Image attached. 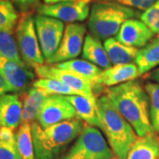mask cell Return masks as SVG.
I'll use <instances>...</instances> for the list:
<instances>
[{
	"label": "cell",
	"instance_id": "12",
	"mask_svg": "<svg viewBox=\"0 0 159 159\" xmlns=\"http://www.w3.org/2000/svg\"><path fill=\"white\" fill-rule=\"evenodd\" d=\"M34 71L41 79L57 80L69 86L79 95L89 97H97L94 92V87L92 83L73 72L58 68L55 65L47 63L35 67Z\"/></svg>",
	"mask_w": 159,
	"mask_h": 159
},
{
	"label": "cell",
	"instance_id": "35",
	"mask_svg": "<svg viewBox=\"0 0 159 159\" xmlns=\"http://www.w3.org/2000/svg\"><path fill=\"white\" fill-rule=\"evenodd\" d=\"M73 1H79V0H43L44 4L46 5H52V4L62 3V2H73Z\"/></svg>",
	"mask_w": 159,
	"mask_h": 159
},
{
	"label": "cell",
	"instance_id": "10",
	"mask_svg": "<svg viewBox=\"0 0 159 159\" xmlns=\"http://www.w3.org/2000/svg\"><path fill=\"white\" fill-rule=\"evenodd\" d=\"M75 118H77L75 110L66 96L50 95L46 97L36 121L42 127L46 128Z\"/></svg>",
	"mask_w": 159,
	"mask_h": 159
},
{
	"label": "cell",
	"instance_id": "22",
	"mask_svg": "<svg viewBox=\"0 0 159 159\" xmlns=\"http://www.w3.org/2000/svg\"><path fill=\"white\" fill-rule=\"evenodd\" d=\"M55 66L58 68L73 72L77 75L82 77L83 79L89 80L92 83L93 87L96 79L102 71V69L94 65L93 63L89 62L86 59H80V58H74L68 61L55 64Z\"/></svg>",
	"mask_w": 159,
	"mask_h": 159
},
{
	"label": "cell",
	"instance_id": "20",
	"mask_svg": "<svg viewBox=\"0 0 159 159\" xmlns=\"http://www.w3.org/2000/svg\"><path fill=\"white\" fill-rule=\"evenodd\" d=\"M82 57L102 70L111 66L103 44L100 40L90 34L86 35L82 48Z\"/></svg>",
	"mask_w": 159,
	"mask_h": 159
},
{
	"label": "cell",
	"instance_id": "24",
	"mask_svg": "<svg viewBox=\"0 0 159 159\" xmlns=\"http://www.w3.org/2000/svg\"><path fill=\"white\" fill-rule=\"evenodd\" d=\"M19 19V14L11 0H0V30L13 32Z\"/></svg>",
	"mask_w": 159,
	"mask_h": 159
},
{
	"label": "cell",
	"instance_id": "33",
	"mask_svg": "<svg viewBox=\"0 0 159 159\" xmlns=\"http://www.w3.org/2000/svg\"><path fill=\"white\" fill-rule=\"evenodd\" d=\"M9 92H11V89H10L9 85L7 84L5 77L3 76V74L0 72V96L6 94V93H9Z\"/></svg>",
	"mask_w": 159,
	"mask_h": 159
},
{
	"label": "cell",
	"instance_id": "7",
	"mask_svg": "<svg viewBox=\"0 0 159 159\" xmlns=\"http://www.w3.org/2000/svg\"><path fill=\"white\" fill-rule=\"evenodd\" d=\"M34 24L40 47L45 61L49 60L57 51L65 32V22L45 15L36 14Z\"/></svg>",
	"mask_w": 159,
	"mask_h": 159
},
{
	"label": "cell",
	"instance_id": "29",
	"mask_svg": "<svg viewBox=\"0 0 159 159\" xmlns=\"http://www.w3.org/2000/svg\"><path fill=\"white\" fill-rule=\"evenodd\" d=\"M158 0H95V2H111L127 6L139 11H146Z\"/></svg>",
	"mask_w": 159,
	"mask_h": 159
},
{
	"label": "cell",
	"instance_id": "36",
	"mask_svg": "<svg viewBox=\"0 0 159 159\" xmlns=\"http://www.w3.org/2000/svg\"><path fill=\"white\" fill-rule=\"evenodd\" d=\"M0 126H1V125H0Z\"/></svg>",
	"mask_w": 159,
	"mask_h": 159
},
{
	"label": "cell",
	"instance_id": "17",
	"mask_svg": "<svg viewBox=\"0 0 159 159\" xmlns=\"http://www.w3.org/2000/svg\"><path fill=\"white\" fill-rule=\"evenodd\" d=\"M22 100L21 124L33 123L36 121L42 106L48 95L44 91L32 86L29 90L20 94Z\"/></svg>",
	"mask_w": 159,
	"mask_h": 159
},
{
	"label": "cell",
	"instance_id": "21",
	"mask_svg": "<svg viewBox=\"0 0 159 159\" xmlns=\"http://www.w3.org/2000/svg\"><path fill=\"white\" fill-rule=\"evenodd\" d=\"M135 65L141 75L150 73L159 66V34L154 37L147 45L138 50Z\"/></svg>",
	"mask_w": 159,
	"mask_h": 159
},
{
	"label": "cell",
	"instance_id": "27",
	"mask_svg": "<svg viewBox=\"0 0 159 159\" xmlns=\"http://www.w3.org/2000/svg\"><path fill=\"white\" fill-rule=\"evenodd\" d=\"M33 86L43 89L48 96L50 95H60V96L79 95L76 91L71 89L69 86L64 84L57 80L39 78L34 80Z\"/></svg>",
	"mask_w": 159,
	"mask_h": 159
},
{
	"label": "cell",
	"instance_id": "3",
	"mask_svg": "<svg viewBox=\"0 0 159 159\" xmlns=\"http://www.w3.org/2000/svg\"><path fill=\"white\" fill-rule=\"evenodd\" d=\"M97 111L102 131L116 159H125L138 138L133 126L119 113L106 94L98 96Z\"/></svg>",
	"mask_w": 159,
	"mask_h": 159
},
{
	"label": "cell",
	"instance_id": "25",
	"mask_svg": "<svg viewBox=\"0 0 159 159\" xmlns=\"http://www.w3.org/2000/svg\"><path fill=\"white\" fill-rule=\"evenodd\" d=\"M144 88L149 98V114L154 132L159 135V84L156 82H147Z\"/></svg>",
	"mask_w": 159,
	"mask_h": 159
},
{
	"label": "cell",
	"instance_id": "14",
	"mask_svg": "<svg viewBox=\"0 0 159 159\" xmlns=\"http://www.w3.org/2000/svg\"><path fill=\"white\" fill-rule=\"evenodd\" d=\"M154 35L155 34L141 20L130 19L122 25L115 38L125 45L141 49L153 39Z\"/></svg>",
	"mask_w": 159,
	"mask_h": 159
},
{
	"label": "cell",
	"instance_id": "1",
	"mask_svg": "<svg viewBox=\"0 0 159 159\" xmlns=\"http://www.w3.org/2000/svg\"><path fill=\"white\" fill-rule=\"evenodd\" d=\"M138 136L154 132L149 114V98L144 86L140 81L131 80L108 88L104 90Z\"/></svg>",
	"mask_w": 159,
	"mask_h": 159
},
{
	"label": "cell",
	"instance_id": "8",
	"mask_svg": "<svg viewBox=\"0 0 159 159\" xmlns=\"http://www.w3.org/2000/svg\"><path fill=\"white\" fill-rule=\"evenodd\" d=\"M87 27L83 23H67L57 51L46 63L55 65L77 58L82 52Z\"/></svg>",
	"mask_w": 159,
	"mask_h": 159
},
{
	"label": "cell",
	"instance_id": "32",
	"mask_svg": "<svg viewBox=\"0 0 159 159\" xmlns=\"http://www.w3.org/2000/svg\"><path fill=\"white\" fill-rule=\"evenodd\" d=\"M14 130L6 126H0V140L5 142H8L11 144H16V136L14 134Z\"/></svg>",
	"mask_w": 159,
	"mask_h": 159
},
{
	"label": "cell",
	"instance_id": "19",
	"mask_svg": "<svg viewBox=\"0 0 159 159\" xmlns=\"http://www.w3.org/2000/svg\"><path fill=\"white\" fill-rule=\"evenodd\" d=\"M103 46L112 66L134 63L139 50L121 43L115 37L105 40Z\"/></svg>",
	"mask_w": 159,
	"mask_h": 159
},
{
	"label": "cell",
	"instance_id": "15",
	"mask_svg": "<svg viewBox=\"0 0 159 159\" xmlns=\"http://www.w3.org/2000/svg\"><path fill=\"white\" fill-rule=\"evenodd\" d=\"M22 100L20 94L0 96V125L16 130L21 124Z\"/></svg>",
	"mask_w": 159,
	"mask_h": 159
},
{
	"label": "cell",
	"instance_id": "31",
	"mask_svg": "<svg viewBox=\"0 0 159 159\" xmlns=\"http://www.w3.org/2000/svg\"><path fill=\"white\" fill-rule=\"evenodd\" d=\"M11 1L23 13L29 12L33 8H36L39 5V0H11Z\"/></svg>",
	"mask_w": 159,
	"mask_h": 159
},
{
	"label": "cell",
	"instance_id": "6",
	"mask_svg": "<svg viewBox=\"0 0 159 159\" xmlns=\"http://www.w3.org/2000/svg\"><path fill=\"white\" fill-rule=\"evenodd\" d=\"M14 34L18 51L23 62L33 69L45 64L36 34L34 17L31 13H23L19 19Z\"/></svg>",
	"mask_w": 159,
	"mask_h": 159
},
{
	"label": "cell",
	"instance_id": "30",
	"mask_svg": "<svg viewBox=\"0 0 159 159\" xmlns=\"http://www.w3.org/2000/svg\"><path fill=\"white\" fill-rule=\"evenodd\" d=\"M0 159H21L17 145L0 140Z\"/></svg>",
	"mask_w": 159,
	"mask_h": 159
},
{
	"label": "cell",
	"instance_id": "11",
	"mask_svg": "<svg viewBox=\"0 0 159 159\" xmlns=\"http://www.w3.org/2000/svg\"><path fill=\"white\" fill-rule=\"evenodd\" d=\"M32 69L25 63L0 56V72L12 93L22 94L33 86L36 74Z\"/></svg>",
	"mask_w": 159,
	"mask_h": 159
},
{
	"label": "cell",
	"instance_id": "28",
	"mask_svg": "<svg viewBox=\"0 0 159 159\" xmlns=\"http://www.w3.org/2000/svg\"><path fill=\"white\" fill-rule=\"evenodd\" d=\"M140 20L145 23L155 34H159V0L153 6L142 11Z\"/></svg>",
	"mask_w": 159,
	"mask_h": 159
},
{
	"label": "cell",
	"instance_id": "2",
	"mask_svg": "<svg viewBox=\"0 0 159 159\" xmlns=\"http://www.w3.org/2000/svg\"><path fill=\"white\" fill-rule=\"evenodd\" d=\"M86 123L81 119L66 120L43 128L31 123L35 159H58L79 136Z\"/></svg>",
	"mask_w": 159,
	"mask_h": 159
},
{
	"label": "cell",
	"instance_id": "4",
	"mask_svg": "<svg viewBox=\"0 0 159 159\" xmlns=\"http://www.w3.org/2000/svg\"><path fill=\"white\" fill-rule=\"evenodd\" d=\"M140 11L111 2H95L88 19L89 34L105 41L119 33L122 25L130 19L140 17Z\"/></svg>",
	"mask_w": 159,
	"mask_h": 159
},
{
	"label": "cell",
	"instance_id": "5",
	"mask_svg": "<svg viewBox=\"0 0 159 159\" xmlns=\"http://www.w3.org/2000/svg\"><path fill=\"white\" fill-rule=\"evenodd\" d=\"M114 154L102 131L87 125L58 159H114Z\"/></svg>",
	"mask_w": 159,
	"mask_h": 159
},
{
	"label": "cell",
	"instance_id": "13",
	"mask_svg": "<svg viewBox=\"0 0 159 159\" xmlns=\"http://www.w3.org/2000/svg\"><path fill=\"white\" fill-rule=\"evenodd\" d=\"M141 76L139 69L135 64L115 65L111 67L102 70L94 82V92L97 96L98 91L103 88L108 89L111 87L119 85L127 81L134 80Z\"/></svg>",
	"mask_w": 159,
	"mask_h": 159
},
{
	"label": "cell",
	"instance_id": "34",
	"mask_svg": "<svg viewBox=\"0 0 159 159\" xmlns=\"http://www.w3.org/2000/svg\"><path fill=\"white\" fill-rule=\"evenodd\" d=\"M147 79L151 80L152 82H156V83H158L159 84V68L150 72L147 75Z\"/></svg>",
	"mask_w": 159,
	"mask_h": 159
},
{
	"label": "cell",
	"instance_id": "18",
	"mask_svg": "<svg viewBox=\"0 0 159 159\" xmlns=\"http://www.w3.org/2000/svg\"><path fill=\"white\" fill-rule=\"evenodd\" d=\"M125 159H159L158 134L152 132L138 136Z\"/></svg>",
	"mask_w": 159,
	"mask_h": 159
},
{
	"label": "cell",
	"instance_id": "26",
	"mask_svg": "<svg viewBox=\"0 0 159 159\" xmlns=\"http://www.w3.org/2000/svg\"><path fill=\"white\" fill-rule=\"evenodd\" d=\"M0 56L22 63L13 32L0 30ZM24 63V62H23Z\"/></svg>",
	"mask_w": 159,
	"mask_h": 159
},
{
	"label": "cell",
	"instance_id": "16",
	"mask_svg": "<svg viewBox=\"0 0 159 159\" xmlns=\"http://www.w3.org/2000/svg\"><path fill=\"white\" fill-rule=\"evenodd\" d=\"M66 99L74 106L77 118L87 125L100 127V121L97 111V97H89L81 95L66 96Z\"/></svg>",
	"mask_w": 159,
	"mask_h": 159
},
{
	"label": "cell",
	"instance_id": "9",
	"mask_svg": "<svg viewBox=\"0 0 159 159\" xmlns=\"http://www.w3.org/2000/svg\"><path fill=\"white\" fill-rule=\"evenodd\" d=\"M37 14L55 18L63 22H82L89 19L90 6L87 0L62 2L52 5L39 4L36 7Z\"/></svg>",
	"mask_w": 159,
	"mask_h": 159
},
{
	"label": "cell",
	"instance_id": "23",
	"mask_svg": "<svg viewBox=\"0 0 159 159\" xmlns=\"http://www.w3.org/2000/svg\"><path fill=\"white\" fill-rule=\"evenodd\" d=\"M16 144L21 159H35L31 124H20L15 133Z\"/></svg>",
	"mask_w": 159,
	"mask_h": 159
}]
</instances>
